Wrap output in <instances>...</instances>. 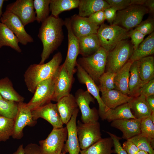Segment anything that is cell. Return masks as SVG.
<instances>
[{"mask_svg":"<svg viewBox=\"0 0 154 154\" xmlns=\"http://www.w3.org/2000/svg\"><path fill=\"white\" fill-rule=\"evenodd\" d=\"M142 95L145 97L154 95V79L144 84L140 90L139 95Z\"/></svg>","mask_w":154,"mask_h":154,"instance_id":"obj_46","label":"cell"},{"mask_svg":"<svg viewBox=\"0 0 154 154\" xmlns=\"http://www.w3.org/2000/svg\"><path fill=\"white\" fill-rule=\"evenodd\" d=\"M88 19L91 22L99 26L103 23L106 20L104 11H100L92 14Z\"/></svg>","mask_w":154,"mask_h":154,"instance_id":"obj_45","label":"cell"},{"mask_svg":"<svg viewBox=\"0 0 154 154\" xmlns=\"http://www.w3.org/2000/svg\"><path fill=\"white\" fill-rule=\"evenodd\" d=\"M146 0H131L130 5H144Z\"/></svg>","mask_w":154,"mask_h":154,"instance_id":"obj_52","label":"cell"},{"mask_svg":"<svg viewBox=\"0 0 154 154\" xmlns=\"http://www.w3.org/2000/svg\"><path fill=\"white\" fill-rule=\"evenodd\" d=\"M79 111L76 108L74 112L69 121L66 124L67 131V139L64 144L63 153L69 154H79L80 151L77 134L76 119Z\"/></svg>","mask_w":154,"mask_h":154,"instance_id":"obj_18","label":"cell"},{"mask_svg":"<svg viewBox=\"0 0 154 154\" xmlns=\"http://www.w3.org/2000/svg\"><path fill=\"white\" fill-rule=\"evenodd\" d=\"M139 60L133 62L130 69L128 96L133 98L139 96L140 90L145 84L140 76L139 70Z\"/></svg>","mask_w":154,"mask_h":154,"instance_id":"obj_27","label":"cell"},{"mask_svg":"<svg viewBox=\"0 0 154 154\" xmlns=\"http://www.w3.org/2000/svg\"><path fill=\"white\" fill-rule=\"evenodd\" d=\"M114 143L110 137L101 138L88 148L80 150V154H112Z\"/></svg>","mask_w":154,"mask_h":154,"instance_id":"obj_29","label":"cell"},{"mask_svg":"<svg viewBox=\"0 0 154 154\" xmlns=\"http://www.w3.org/2000/svg\"><path fill=\"white\" fill-rule=\"evenodd\" d=\"M61 154H64L63 153H61Z\"/></svg>","mask_w":154,"mask_h":154,"instance_id":"obj_57","label":"cell"},{"mask_svg":"<svg viewBox=\"0 0 154 154\" xmlns=\"http://www.w3.org/2000/svg\"><path fill=\"white\" fill-rule=\"evenodd\" d=\"M5 11L17 16L24 26L36 20L33 0H17L8 4Z\"/></svg>","mask_w":154,"mask_h":154,"instance_id":"obj_13","label":"cell"},{"mask_svg":"<svg viewBox=\"0 0 154 154\" xmlns=\"http://www.w3.org/2000/svg\"><path fill=\"white\" fill-rule=\"evenodd\" d=\"M0 95L5 99L17 103L24 100V98L15 90L11 81L7 77L0 79Z\"/></svg>","mask_w":154,"mask_h":154,"instance_id":"obj_32","label":"cell"},{"mask_svg":"<svg viewBox=\"0 0 154 154\" xmlns=\"http://www.w3.org/2000/svg\"><path fill=\"white\" fill-rule=\"evenodd\" d=\"M136 118L133 114L130 102L117 106L114 109H108L106 112L103 119L110 122L122 119Z\"/></svg>","mask_w":154,"mask_h":154,"instance_id":"obj_28","label":"cell"},{"mask_svg":"<svg viewBox=\"0 0 154 154\" xmlns=\"http://www.w3.org/2000/svg\"><path fill=\"white\" fill-rule=\"evenodd\" d=\"M78 107L81 113V119L83 123H88L98 121L99 113L95 109L91 108L89 105L94 102V98L87 90H78L74 96Z\"/></svg>","mask_w":154,"mask_h":154,"instance_id":"obj_11","label":"cell"},{"mask_svg":"<svg viewBox=\"0 0 154 154\" xmlns=\"http://www.w3.org/2000/svg\"><path fill=\"white\" fill-rule=\"evenodd\" d=\"M13 154H25V149L23 145H20L19 146L17 150Z\"/></svg>","mask_w":154,"mask_h":154,"instance_id":"obj_53","label":"cell"},{"mask_svg":"<svg viewBox=\"0 0 154 154\" xmlns=\"http://www.w3.org/2000/svg\"><path fill=\"white\" fill-rule=\"evenodd\" d=\"M101 92V98L108 109H114L121 105L130 102L133 98L115 89Z\"/></svg>","mask_w":154,"mask_h":154,"instance_id":"obj_22","label":"cell"},{"mask_svg":"<svg viewBox=\"0 0 154 154\" xmlns=\"http://www.w3.org/2000/svg\"><path fill=\"white\" fill-rule=\"evenodd\" d=\"M64 21L59 17L49 16L42 23L38 36L43 45L39 64L45 61L61 44L64 38L62 27Z\"/></svg>","mask_w":154,"mask_h":154,"instance_id":"obj_1","label":"cell"},{"mask_svg":"<svg viewBox=\"0 0 154 154\" xmlns=\"http://www.w3.org/2000/svg\"><path fill=\"white\" fill-rule=\"evenodd\" d=\"M64 21L68 32V49L66 57L63 64L70 77L74 79V74L76 72L77 58L79 54L78 40L72 31L70 18H66Z\"/></svg>","mask_w":154,"mask_h":154,"instance_id":"obj_9","label":"cell"},{"mask_svg":"<svg viewBox=\"0 0 154 154\" xmlns=\"http://www.w3.org/2000/svg\"><path fill=\"white\" fill-rule=\"evenodd\" d=\"M106 132L113 140L114 147L113 149L114 153L117 154H127L122 147L120 142V140L122 138L109 132L106 131Z\"/></svg>","mask_w":154,"mask_h":154,"instance_id":"obj_43","label":"cell"},{"mask_svg":"<svg viewBox=\"0 0 154 154\" xmlns=\"http://www.w3.org/2000/svg\"><path fill=\"white\" fill-rule=\"evenodd\" d=\"M70 20L72 31L77 38L97 34L99 28V26L90 21L88 17H81L78 15H74Z\"/></svg>","mask_w":154,"mask_h":154,"instance_id":"obj_19","label":"cell"},{"mask_svg":"<svg viewBox=\"0 0 154 154\" xmlns=\"http://www.w3.org/2000/svg\"><path fill=\"white\" fill-rule=\"evenodd\" d=\"M117 9L114 7H110L104 10L106 19L110 25H112L116 15Z\"/></svg>","mask_w":154,"mask_h":154,"instance_id":"obj_48","label":"cell"},{"mask_svg":"<svg viewBox=\"0 0 154 154\" xmlns=\"http://www.w3.org/2000/svg\"><path fill=\"white\" fill-rule=\"evenodd\" d=\"M33 120L37 121L39 118L49 122L53 128L63 127V123L56 104L50 102L43 106L31 111Z\"/></svg>","mask_w":154,"mask_h":154,"instance_id":"obj_17","label":"cell"},{"mask_svg":"<svg viewBox=\"0 0 154 154\" xmlns=\"http://www.w3.org/2000/svg\"><path fill=\"white\" fill-rule=\"evenodd\" d=\"M131 42L123 40L108 52L105 72L116 73L129 60L133 50Z\"/></svg>","mask_w":154,"mask_h":154,"instance_id":"obj_5","label":"cell"},{"mask_svg":"<svg viewBox=\"0 0 154 154\" xmlns=\"http://www.w3.org/2000/svg\"><path fill=\"white\" fill-rule=\"evenodd\" d=\"M137 154H149L147 152L144 151L140 150L137 153Z\"/></svg>","mask_w":154,"mask_h":154,"instance_id":"obj_55","label":"cell"},{"mask_svg":"<svg viewBox=\"0 0 154 154\" xmlns=\"http://www.w3.org/2000/svg\"><path fill=\"white\" fill-rule=\"evenodd\" d=\"M56 104L63 123L66 124L78 106L75 96L70 94L59 99Z\"/></svg>","mask_w":154,"mask_h":154,"instance_id":"obj_21","label":"cell"},{"mask_svg":"<svg viewBox=\"0 0 154 154\" xmlns=\"http://www.w3.org/2000/svg\"><path fill=\"white\" fill-rule=\"evenodd\" d=\"M14 125V119L0 116V141H5L12 136Z\"/></svg>","mask_w":154,"mask_h":154,"instance_id":"obj_37","label":"cell"},{"mask_svg":"<svg viewBox=\"0 0 154 154\" xmlns=\"http://www.w3.org/2000/svg\"><path fill=\"white\" fill-rule=\"evenodd\" d=\"M133 62L129 60L117 73L114 78L115 89L128 96L130 69Z\"/></svg>","mask_w":154,"mask_h":154,"instance_id":"obj_26","label":"cell"},{"mask_svg":"<svg viewBox=\"0 0 154 154\" xmlns=\"http://www.w3.org/2000/svg\"><path fill=\"white\" fill-rule=\"evenodd\" d=\"M116 73L105 72L100 77L98 86L101 92L115 89L114 78Z\"/></svg>","mask_w":154,"mask_h":154,"instance_id":"obj_39","label":"cell"},{"mask_svg":"<svg viewBox=\"0 0 154 154\" xmlns=\"http://www.w3.org/2000/svg\"><path fill=\"white\" fill-rule=\"evenodd\" d=\"M80 148L85 149L102 138L100 125L98 121L84 123L78 120L77 124Z\"/></svg>","mask_w":154,"mask_h":154,"instance_id":"obj_8","label":"cell"},{"mask_svg":"<svg viewBox=\"0 0 154 154\" xmlns=\"http://www.w3.org/2000/svg\"><path fill=\"white\" fill-rule=\"evenodd\" d=\"M150 116L141 119L140 134L150 140H154V123L152 121Z\"/></svg>","mask_w":154,"mask_h":154,"instance_id":"obj_40","label":"cell"},{"mask_svg":"<svg viewBox=\"0 0 154 154\" xmlns=\"http://www.w3.org/2000/svg\"><path fill=\"white\" fill-rule=\"evenodd\" d=\"M145 36V35L135 29L129 31V37L131 39L133 50L135 49L143 41Z\"/></svg>","mask_w":154,"mask_h":154,"instance_id":"obj_42","label":"cell"},{"mask_svg":"<svg viewBox=\"0 0 154 154\" xmlns=\"http://www.w3.org/2000/svg\"><path fill=\"white\" fill-rule=\"evenodd\" d=\"M18 108V103L3 98L0 99V116L14 119Z\"/></svg>","mask_w":154,"mask_h":154,"instance_id":"obj_36","label":"cell"},{"mask_svg":"<svg viewBox=\"0 0 154 154\" xmlns=\"http://www.w3.org/2000/svg\"><path fill=\"white\" fill-rule=\"evenodd\" d=\"M0 21L11 30L22 44L25 45L34 42L32 37L26 31L21 21L15 15L5 11L2 15Z\"/></svg>","mask_w":154,"mask_h":154,"instance_id":"obj_12","label":"cell"},{"mask_svg":"<svg viewBox=\"0 0 154 154\" xmlns=\"http://www.w3.org/2000/svg\"><path fill=\"white\" fill-rule=\"evenodd\" d=\"M110 7L105 0H79L78 15L81 17H86Z\"/></svg>","mask_w":154,"mask_h":154,"instance_id":"obj_23","label":"cell"},{"mask_svg":"<svg viewBox=\"0 0 154 154\" xmlns=\"http://www.w3.org/2000/svg\"><path fill=\"white\" fill-rule=\"evenodd\" d=\"M146 101L150 109L154 112V95L146 97Z\"/></svg>","mask_w":154,"mask_h":154,"instance_id":"obj_51","label":"cell"},{"mask_svg":"<svg viewBox=\"0 0 154 154\" xmlns=\"http://www.w3.org/2000/svg\"><path fill=\"white\" fill-rule=\"evenodd\" d=\"M127 140L133 142L140 150L145 151L149 154H154V140H150L140 134Z\"/></svg>","mask_w":154,"mask_h":154,"instance_id":"obj_38","label":"cell"},{"mask_svg":"<svg viewBox=\"0 0 154 154\" xmlns=\"http://www.w3.org/2000/svg\"><path fill=\"white\" fill-rule=\"evenodd\" d=\"M5 1V0H0V23H1L0 21L1 18L3 13L2 11V7Z\"/></svg>","mask_w":154,"mask_h":154,"instance_id":"obj_54","label":"cell"},{"mask_svg":"<svg viewBox=\"0 0 154 154\" xmlns=\"http://www.w3.org/2000/svg\"><path fill=\"white\" fill-rule=\"evenodd\" d=\"M66 127L53 128L47 137L39 143L42 154H61L67 139Z\"/></svg>","mask_w":154,"mask_h":154,"instance_id":"obj_7","label":"cell"},{"mask_svg":"<svg viewBox=\"0 0 154 154\" xmlns=\"http://www.w3.org/2000/svg\"><path fill=\"white\" fill-rule=\"evenodd\" d=\"M101 46L107 52L113 49L122 41L129 37V32L117 25H100L96 34Z\"/></svg>","mask_w":154,"mask_h":154,"instance_id":"obj_4","label":"cell"},{"mask_svg":"<svg viewBox=\"0 0 154 154\" xmlns=\"http://www.w3.org/2000/svg\"><path fill=\"white\" fill-rule=\"evenodd\" d=\"M77 38L79 54L82 57H86L93 54L101 47L96 34Z\"/></svg>","mask_w":154,"mask_h":154,"instance_id":"obj_24","label":"cell"},{"mask_svg":"<svg viewBox=\"0 0 154 154\" xmlns=\"http://www.w3.org/2000/svg\"><path fill=\"white\" fill-rule=\"evenodd\" d=\"M130 103L131 110H132L133 114L136 118L142 119L150 116L153 112L147 104L146 97L143 95L133 98Z\"/></svg>","mask_w":154,"mask_h":154,"instance_id":"obj_30","label":"cell"},{"mask_svg":"<svg viewBox=\"0 0 154 154\" xmlns=\"http://www.w3.org/2000/svg\"><path fill=\"white\" fill-rule=\"evenodd\" d=\"M2 98V97H1V96L0 95V99H2V98Z\"/></svg>","mask_w":154,"mask_h":154,"instance_id":"obj_56","label":"cell"},{"mask_svg":"<svg viewBox=\"0 0 154 154\" xmlns=\"http://www.w3.org/2000/svg\"><path fill=\"white\" fill-rule=\"evenodd\" d=\"M145 36L150 35L154 32V21L152 18H149L141 21L135 29Z\"/></svg>","mask_w":154,"mask_h":154,"instance_id":"obj_41","label":"cell"},{"mask_svg":"<svg viewBox=\"0 0 154 154\" xmlns=\"http://www.w3.org/2000/svg\"><path fill=\"white\" fill-rule=\"evenodd\" d=\"M62 59V54L58 52L46 63L34 64L30 65L24 75V81L28 90L34 93L40 83L52 77L60 66Z\"/></svg>","mask_w":154,"mask_h":154,"instance_id":"obj_2","label":"cell"},{"mask_svg":"<svg viewBox=\"0 0 154 154\" xmlns=\"http://www.w3.org/2000/svg\"><path fill=\"white\" fill-rule=\"evenodd\" d=\"M108 52L101 47L94 53L77 60L78 64L97 85L101 76L105 72Z\"/></svg>","mask_w":154,"mask_h":154,"instance_id":"obj_3","label":"cell"},{"mask_svg":"<svg viewBox=\"0 0 154 154\" xmlns=\"http://www.w3.org/2000/svg\"><path fill=\"white\" fill-rule=\"evenodd\" d=\"M141 120L137 118L117 120L112 121L111 125L120 130L122 138L127 140L141 134Z\"/></svg>","mask_w":154,"mask_h":154,"instance_id":"obj_20","label":"cell"},{"mask_svg":"<svg viewBox=\"0 0 154 154\" xmlns=\"http://www.w3.org/2000/svg\"><path fill=\"white\" fill-rule=\"evenodd\" d=\"M154 53V32L145 38L135 50L129 60L132 62L151 56Z\"/></svg>","mask_w":154,"mask_h":154,"instance_id":"obj_25","label":"cell"},{"mask_svg":"<svg viewBox=\"0 0 154 154\" xmlns=\"http://www.w3.org/2000/svg\"><path fill=\"white\" fill-rule=\"evenodd\" d=\"M79 0H50L49 8L51 15L58 18L62 12L78 8Z\"/></svg>","mask_w":154,"mask_h":154,"instance_id":"obj_34","label":"cell"},{"mask_svg":"<svg viewBox=\"0 0 154 154\" xmlns=\"http://www.w3.org/2000/svg\"><path fill=\"white\" fill-rule=\"evenodd\" d=\"M139 60L138 70L141 80L145 84L154 78V58L149 56Z\"/></svg>","mask_w":154,"mask_h":154,"instance_id":"obj_33","label":"cell"},{"mask_svg":"<svg viewBox=\"0 0 154 154\" xmlns=\"http://www.w3.org/2000/svg\"><path fill=\"white\" fill-rule=\"evenodd\" d=\"M53 79L54 92L52 101L57 102L70 94L74 79L70 77L63 64L59 67Z\"/></svg>","mask_w":154,"mask_h":154,"instance_id":"obj_15","label":"cell"},{"mask_svg":"<svg viewBox=\"0 0 154 154\" xmlns=\"http://www.w3.org/2000/svg\"><path fill=\"white\" fill-rule=\"evenodd\" d=\"M19 40L13 33L5 25L0 23V48L3 46L11 47L20 53L22 50L19 45Z\"/></svg>","mask_w":154,"mask_h":154,"instance_id":"obj_31","label":"cell"},{"mask_svg":"<svg viewBox=\"0 0 154 154\" xmlns=\"http://www.w3.org/2000/svg\"><path fill=\"white\" fill-rule=\"evenodd\" d=\"M122 146L127 154H137L140 151L133 142L128 140L125 141Z\"/></svg>","mask_w":154,"mask_h":154,"instance_id":"obj_47","label":"cell"},{"mask_svg":"<svg viewBox=\"0 0 154 154\" xmlns=\"http://www.w3.org/2000/svg\"><path fill=\"white\" fill-rule=\"evenodd\" d=\"M14 125L12 137L14 139H21L23 136V130L26 126H33L37 121L33 119L31 111L24 102L18 103V111L14 119Z\"/></svg>","mask_w":154,"mask_h":154,"instance_id":"obj_14","label":"cell"},{"mask_svg":"<svg viewBox=\"0 0 154 154\" xmlns=\"http://www.w3.org/2000/svg\"><path fill=\"white\" fill-rule=\"evenodd\" d=\"M110 7L116 8L117 11L124 9L130 5L131 0H106Z\"/></svg>","mask_w":154,"mask_h":154,"instance_id":"obj_44","label":"cell"},{"mask_svg":"<svg viewBox=\"0 0 154 154\" xmlns=\"http://www.w3.org/2000/svg\"><path fill=\"white\" fill-rule=\"evenodd\" d=\"M54 92L53 76L40 83L37 87L34 94L27 103L31 110L43 106L52 101Z\"/></svg>","mask_w":154,"mask_h":154,"instance_id":"obj_10","label":"cell"},{"mask_svg":"<svg viewBox=\"0 0 154 154\" xmlns=\"http://www.w3.org/2000/svg\"><path fill=\"white\" fill-rule=\"evenodd\" d=\"M25 154H42L40 147L37 144L30 143L24 148Z\"/></svg>","mask_w":154,"mask_h":154,"instance_id":"obj_49","label":"cell"},{"mask_svg":"<svg viewBox=\"0 0 154 154\" xmlns=\"http://www.w3.org/2000/svg\"><path fill=\"white\" fill-rule=\"evenodd\" d=\"M50 1V0L33 1L34 7L36 14V20L38 23H42L49 16Z\"/></svg>","mask_w":154,"mask_h":154,"instance_id":"obj_35","label":"cell"},{"mask_svg":"<svg viewBox=\"0 0 154 154\" xmlns=\"http://www.w3.org/2000/svg\"><path fill=\"white\" fill-rule=\"evenodd\" d=\"M148 10L149 13L153 14L154 12V0H146L144 5Z\"/></svg>","mask_w":154,"mask_h":154,"instance_id":"obj_50","label":"cell"},{"mask_svg":"<svg viewBox=\"0 0 154 154\" xmlns=\"http://www.w3.org/2000/svg\"><path fill=\"white\" fill-rule=\"evenodd\" d=\"M76 68L77 76L79 82L85 85L87 90L97 100L99 106V115L103 120L105 113L108 109L101 98L98 86L87 72L77 63Z\"/></svg>","mask_w":154,"mask_h":154,"instance_id":"obj_16","label":"cell"},{"mask_svg":"<svg viewBox=\"0 0 154 154\" xmlns=\"http://www.w3.org/2000/svg\"><path fill=\"white\" fill-rule=\"evenodd\" d=\"M148 13V9L144 5H130L118 11L112 25L121 26L128 31L139 25Z\"/></svg>","mask_w":154,"mask_h":154,"instance_id":"obj_6","label":"cell"}]
</instances>
